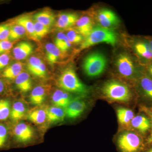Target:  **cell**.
<instances>
[{
	"label": "cell",
	"mask_w": 152,
	"mask_h": 152,
	"mask_svg": "<svg viewBox=\"0 0 152 152\" xmlns=\"http://www.w3.org/2000/svg\"><path fill=\"white\" fill-rule=\"evenodd\" d=\"M15 23L23 27L29 37L33 39L37 40L34 31V23L30 17L23 15L17 18L15 21Z\"/></svg>",
	"instance_id": "obj_11"
},
{
	"label": "cell",
	"mask_w": 152,
	"mask_h": 152,
	"mask_svg": "<svg viewBox=\"0 0 152 152\" xmlns=\"http://www.w3.org/2000/svg\"><path fill=\"white\" fill-rule=\"evenodd\" d=\"M117 42V35L114 31L108 28L97 26L93 28L89 35L83 41L79 49L81 50L101 43L114 45Z\"/></svg>",
	"instance_id": "obj_1"
},
{
	"label": "cell",
	"mask_w": 152,
	"mask_h": 152,
	"mask_svg": "<svg viewBox=\"0 0 152 152\" xmlns=\"http://www.w3.org/2000/svg\"><path fill=\"white\" fill-rule=\"evenodd\" d=\"M50 28L39 22L34 23V31L37 39L44 37L50 32Z\"/></svg>",
	"instance_id": "obj_30"
},
{
	"label": "cell",
	"mask_w": 152,
	"mask_h": 152,
	"mask_svg": "<svg viewBox=\"0 0 152 152\" xmlns=\"http://www.w3.org/2000/svg\"><path fill=\"white\" fill-rule=\"evenodd\" d=\"M66 36L72 44H78L83 42V36L73 30L69 31Z\"/></svg>",
	"instance_id": "obj_31"
},
{
	"label": "cell",
	"mask_w": 152,
	"mask_h": 152,
	"mask_svg": "<svg viewBox=\"0 0 152 152\" xmlns=\"http://www.w3.org/2000/svg\"><path fill=\"white\" fill-rule=\"evenodd\" d=\"M107 65V59L101 52H95L87 56L83 63L85 73L90 77H96L102 73Z\"/></svg>",
	"instance_id": "obj_4"
},
{
	"label": "cell",
	"mask_w": 152,
	"mask_h": 152,
	"mask_svg": "<svg viewBox=\"0 0 152 152\" xmlns=\"http://www.w3.org/2000/svg\"><path fill=\"white\" fill-rule=\"evenodd\" d=\"M26 107L21 102L15 103L11 111L10 116L12 119L17 120L22 118L24 115Z\"/></svg>",
	"instance_id": "obj_26"
},
{
	"label": "cell",
	"mask_w": 152,
	"mask_h": 152,
	"mask_svg": "<svg viewBox=\"0 0 152 152\" xmlns=\"http://www.w3.org/2000/svg\"><path fill=\"white\" fill-rule=\"evenodd\" d=\"M131 123L133 127L143 133L149 129L151 124V121L148 118L142 115L134 117Z\"/></svg>",
	"instance_id": "obj_16"
},
{
	"label": "cell",
	"mask_w": 152,
	"mask_h": 152,
	"mask_svg": "<svg viewBox=\"0 0 152 152\" xmlns=\"http://www.w3.org/2000/svg\"><path fill=\"white\" fill-rule=\"evenodd\" d=\"M45 90L43 87L38 86L32 91L30 95V100L34 104H40L45 97Z\"/></svg>",
	"instance_id": "obj_22"
},
{
	"label": "cell",
	"mask_w": 152,
	"mask_h": 152,
	"mask_svg": "<svg viewBox=\"0 0 152 152\" xmlns=\"http://www.w3.org/2000/svg\"><path fill=\"white\" fill-rule=\"evenodd\" d=\"M145 152H152V146L151 148H149L148 150L145 151Z\"/></svg>",
	"instance_id": "obj_41"
},
{
	"label": "cell",
	"mask_w": 152,
	"mask_h": 152,
	"mask_svg": "<svg viewBox=\"0 0 152 152\" xmlns=\"http://www.w3.org/2000/svg\"><path fill=\"white\" fill-rule=\"evenodd\" d=\"M4 83L0 80V93L4 91Z\"/></svg>",
	"instance_id": "obj_38"
},
{
	"label": "cell",
	"mask_w": 152,
	"mask_h": 152,
	"mask_svg": "<svg viewBox=\"0 0 152 152\" xmlns=\"http://www.w3.org/2000/svg\"><path fill=\"white\" fill-rule=\"evenodd\" d=\"M117 144L120 152H141L143 148L141 139L132 132H126L120 135Z\"/></svg>",
	"instance_id": "obj_5"
},
{
	"label": "cell",
	"mask_w": 152,
	"mask_h": 152,
	"mask_svg": "<svg viewBox=\"0 0 152 152\" xmlns=\"http://www.w3.org/2000/svg\"><path fill=\"white\" fill-rule=\"evenodd\" d=\"M14 132L17 139L21 142L29 140L33 134L31 127L24 123H20L17 125L15 128Z\"/></svg>",
	"instance_id": "obj_12"
},
{
	"label": "cell",
	"mask_w": 152,
	"mask_h": 152,
	"mask_svg": "<svg viewBox=\"0 0 152 152\" xmlns=\"http://www.w3.org/2000/svg\"><path fill=\"white\" fill-rule=\"evenodd\" d=\"M78 19V17L75 14H61L59 16L56 26L59 28H67L76 23Z\"/></svg>",
	"instance_id": "obj_13"
},
{
	"label": "cell",
	"mask_w": 152,
	"mask_h": 152,
	"mask_svg": "<svg viewBox=\"0 0 152 152\" xmlns=\"http://www.w3.org/2000/svg\"><path fill=\"white\" fill-rule=\"evenodd\" d=\"M52 101L56 107L65 109L73 100L68 93L58 90L53 94Z\"/></svg>",
	"instance_id": "obj_10"
},
{
	"label": "cell",
	"mask_w": 152,
	"mask_h": 152,
	"mask_svg": "<svg viewBox=\"0 0 152 152\" xmlns=\"http://www.w3.org/2000/svg\"><path fill=\"white\" fill-rule=\"evenodd\" d=\"M10 104L7 100H0V120H5L10 115Z\"/></svg>",
	"instance_id": "obj_29"
},
{
	"label": "cell",
	"mask_w": 152,
	"mask_h": 152,
	"mask_svg": "<svg viewBox=\"0 0 152 152\" xmlns=\"http://www.w3.org/2000/svg\"><path fill=\"white\" fill-rule=\"evenodd\" d=\"M46 113L48 120L51 122L63 121L66 116L65 110L57 107L50 108Z\"/></svg>",
	"instance_id": "obj_19"
},
{
	"label": "cell",
	"mask_w": 152,
	"mask_h": 152,
	"mask_svg": "<svg viewBox=\"0 0 152 152\" xmlns=\"http://www.w3.org/2000/svg\"><path fill=\"white\" fill-rule=\"evenodd\" d=\"M86 107V104L83 101L73 100L65 109L66 115L69 118H75L83 113Z\"/></svg>",
	"instance_id": "obj_9"
},
{
	"label": "cell",
	"mask_w": 152,
	"mask_h": 152,
	"mask_svg": "<svg viewBox=\"0 0 152 152\" xmlns=\"http://www.w3.org/2000/svg\"><path fill=\"white\" fill-rule=\"evenodd\" d=\"M134 49L138 55L146 61H152V52L150 49L148 42L139 41L134 45Z\"/></svg>",
	"instance_id": "obj_15"
},
{
	"label": "cell",
	"mask_w": 152,
	"mask_h": 152,
	"mask_svg": "<svg viewBox=\"0 0 152 152\" xmlns=\"http://www.w3.org/2000/svg\"><path fill=\"white\" fill-rule=\"evenodd\" d=\"M148 43L149 45L150 49H151V50L152 52V40L149 41Z\"/></svg>",
	"instance_id": "obj_40"
},
{
	"label": "cell",
	"mask_w": 152,
	"mask_h": 152,
	"mask_svg": "<svg viewBox=\"0 0 152 152\" xmlns=\"http://www.w3.org/2000/svg\"><path fill=\"white\" fill-rule=\"evenodd\" d=\"M34 19L36 22L42 23L50 27L54 23L55 17L52 12L50 11H41L37 13L34 15Z\"/></svg>",
	"instance_id": "obj_17"
},
{
	"label": "cell",
	"mask_w": 152,
	"mask_h": 152,
	"mask_svg": "<svg viewBox=\"0 0 152 152\" xmlns=\"http://www.w3.org/2000/svg\"><path fill=\"white\" fill-rule=\"evenodd\" d=\"M103 94L109 99L126 102L130 100L132 94L126 86L116 80L109 81L102 88Z\"/></svg>",
	"instance_id": "obj_3"
},
{
	"label": "cell",
	"mask_w": 152,
	"mask_h": 152,
	"mask_svg": "<svg viewBox=\"0 0 152 152\" xmlns=\"http://www.w3.org/2000/svg\"><path fill=\"white\" fill-rule=\"evenodd\" d=\"M55 45L62 52L67 51L72 46V43L67 37L63 32L57 34L55 40Z\"/></svg>",
	"instance_id": "obj_23"
},
{
	"label": "cell",
	"mask_w": 152,
	"mask_h": 152,
	"mask_svg": "<svg viewBox=\"0 0 152 152\" xmlns=\"http://www.w3.org/2000/svg\"><path fill=\"white\" fill-rule=\"evenodd\" d=\"M58 85L62 89L76 94H84L88 92L86 86L80 80L72 68L64 70L58 80Z\"/></svg>",
	"instance_id": "obj_2"
},
{
	"label": "cell",
	"mask_w": 152,
	"mask_h": 152,
	"mask_svg": "<svg viewBox=\"0 0 152 152\" xmlns=\"http://www.w3.org/2000/svg\"><path fill=\"white\" fill-rule=\"evenodd\" d=\"M12 46V43L8 40L0 41V54L10 50Z\"/></svg>",
	"instance_id": "obj_34"
},
{
	"label": "cell",
	"mask_w": 152,
	"mask_h": 152,
	"mask_svg": "<svg viewBox=\"0 0 152 152\" xmlns=\"http://www.w3.org/2000/svg\"><path fill=\"white\" fill-rule=\"evenodd\" d=\"M117 69L121 75L132 77L136 74V69L130 57L126 54L119 55L116 62Z\"/></svg>",
	"instance_id": "obj_6"
},
{
	"label": "cell",
	"mask_w": 152,
	"mask_h": 152,
	"mask_svg": "<svg viewBox=\"0 0 152 152\" xmlns=\"http://www.w3.org/2000/svg\"><path fill=\"white\" fill-rule=\"evenodd\" d=\"M140 86L144 95L152 100V78L147 76L142 77L140 81Z\"/></svg>",
	"instance_id": "obj_25"
},
{
	"label": "cell",
	"mask_w": 152,
	"mask_h": 152,
	"mask_svg": "<svg viewBox=\"0 0 152 152\" xmlns=\"http://www.w3.org/2000/svg\"><path fill=\"white\" fill-rule=\"evenodd\" d=\"M76 25L79 34L85 37L89 35L94 28L91 19L86 16L78 19Z\"/></svg>",
	"instance_id": "obj_14"
},
{
	"label": "cell",
	"mask_w": 152,
	"mask_h": 152,
	"mask_svg": "<svg viewBox=\"0 0 152 152\" xmlns=\"http://www.w3.org/2000/svg\"><path fill=\"white\" fill-rule=\"evenodd\" d=\"M46 54L47 60L51 64L57 61L61 56V51L55 44L49 43L45 45Z\"/></svg>",
	"instance_id": "obj_20"
},
{
	"label": "cell",
	"mask_w": 152,
	"mask_h": 152,
	"mask_svg": "<svg viewBox=\"0 0 152 152\" xmlns=\"http://www.w3.org/2000/svg\"><path fill=\"white\" fill-rule=\"evenodd\" d=\"M15 84L17 88L23 92H27L32 87L31 80L28 74L22 72L15 79Z\"/></svg>",
	"instance_id": "obj_18"
},
{
	"label": "cell",
	"mask_w": 152,
	"mask_h": 152,
	"mask_svg": "<svg viewBox=\"0 0 152 152\" xmlns=\"http://www.w3.org/2000/svg\"><path fill=\"white\" fill-rule=\"evenodd\" d=\"M23 64L22 63H15L6 68L3 72V76L6 78L16 79L23 72Z\"/></svg>",
	"instance_id": "obj_21"
},
{
	"label": "cell",
	"mask_w": 152,
	"mask_h": 152,
	"mask_svg": "<svg viewBox=\"0 0 152 152\" xmlns=\"http://www.w3.org/2000/svg\"><path fill=\"white\" fill-rule=\"evenodd\" d=\"M10 57L8 54L4 53L0 55V70L5 67L8 64Z\"/></svg>",
	"instance_id": "obj_36"
},
{
	"label": "cell",
	"mask_w": 152,
	"mask_h": 152,
	"mask_svg": "<svg viewBox=\"0 0 152 152\" xmlns=\"http://www.w3.org/2000/svg\"><path fill=\"white\" fill-rule=\"evenodd\" d=\"M34 47L28 42H22L15 47L13 50L14 58L18 61L24 60L32 53Z\"/></svg>",
	"instance_id": "obj_8"
},
{
	"label": "cell",
	"mask_w": 152,
	"mask_h": 152,
	"mask_svg": "<svg viewBox=\"0 0 152 152\" xmlns=\"http://www.w3.org/2000/svg\"><path fill=\"white\" fill-rule=\"evenodd\" d=\"M46 118V112L41 109L34 110L30 113L28 115L30 120L39 124L45 122Z\"/></svg>",
	"instance_id": "obj_27"
},
{
	"label": "cell",
	"mask_w": 152,
	"mask_h": 152,
	"mask_svg": "<svg viewBox=\"0 0 152 152\" xmlns=\"http://www.w3.org/2000/svg\"><path fill=\"white\" fill-rule=\"evenodd\" d=\"M144 111L147 113V114L150 117V118H151V121L152 124V112L150 110H148V109H144ZM152 143V132L151 134V136H150V137L148 139V140H147V144L148 145H150V144Z\"/></svg>",
	"instance_id": "obj_37"
},
{
	"label": "cell",
	"mask_w": 152,
	"mask_h": 152,
	"mask_svg": "<svg viewBox=\"0 0 152 152\" xmlns=\"http://www.w3.org/2000/svg\"><path fill=\"white\" fill-rule=\"evenodd\" d=\"M43 61L39 58L37 57L30 58L28 62L27 68L30 72L33 73L37 67Z\"/></svg>",
	"instance_id": "obj_32"
},
{
	"label": "cell",
	"mask_w": 152,
	"mask_h": 152,
	"mask_svg": "<svg viewBox=\"0 0 152 152\" xmlns=\"http://www.w3.org/2000/svg\"><path fill=\"white\" fill-rule=\"evenodd\" d=\"M26 33L24 28L20 25L16 24L10 29L9 40L14 41L18 39L25 35Z\"/></svg>",
	"instance_id": "obj_28"
},
{
	"label": "cell",
	"mask_w": 152,
	"mask_h": 152,
	"mask_svg": "<svg viewBox=\"0 0 152 152\" xmlns=\"http://www.w3.org/2000/svg\"><path fill=\"white\" fill-rule=\"evenodd\" d=\"M10 27L7 24L0 25V41L8 39L10 34Z\"/></svg>",
	"instance_id": "obj_33"
},
{
	"label": "cell",
	"mask_w": 152,
	"mask_h": 152,
	"mask_svg": "<svg viewBox=\"0 0 152 152\" xmlns=\"http://www.w3.org/2000/svg\"><path fill=\"white\" fill-rule=\"evenodd\" d=\"M148 71L150 75L152 77V64L148 66Z\"/></svg>",
	"instance_id": "obj_39"
},
{
	"label": "cell",
	"mask_w": 152,
	"mask_h": 152,
	"mask_svg": "<svg viewBox=\"0 0 152 152\" xmlns=\"http://www.w3.org/2000/svg\"><path fill=\"white\" fill-rule=\"evenodd\" d=\"M98 20L101 26L108 28L119 23V20L116 14L111 10L107 9H102L99 11Z\"/></svg>",
	"instance_id": "obj_7"
},
{
	"label": "cell",
	"mask_w": 152,
	"mask_h": 152,
	"mask_svg": "<svg viewBox=\"0 0 152 152\" xmlns=\"http://www.w3.org/2000/svg\"><path fill=\"white\" fill-rule=\"evenodd\" d=\"M7 137V130L5 126L0 124V147L5 142Z\"/></svg>",
	"instance_id": "obj_35"
},
{
	"label": "cell",
	"mask_w": 152,
	"mask_h": 152,
	"mask_svg": "<svg viewBox=\"0 0 152 152\" xmlns=\"http://www.w3.org/2000/svg\"><path fill=\"white\" fill-rule=\"evenodd\" d=\"M117 114L119 122L123 125L129 124L134 117V113L132 111L125 108L118 109Z\"/></svg>",
	"instance_id": "obj_24"
}]
</instances>
